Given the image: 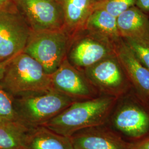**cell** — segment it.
<instances>
[{
  "label": "cell",
  "instance_id": "cell-1",
  "mask_svg": "<svg viewBox=\"0 0 149 149\" xmlns=\"http://www.w3.org/2000/svg\"><path fill=\"white\" fill-rule=\"evenodd\" d=\"M118 100L113 96L101 95L92 99L74 102L42 126L70 138L81 130L106 125Z\"/></svg>",
  "mask_w": 149,
  "mask_h": 149
},
{
  "label": "cell",
  "instance_id": "cell-2",
  "mask_svg": "<svg viewBox=\"0 0 149 149\" xmlns=\"http://www.w3.org/2000/svg\"><path fill=\"white\" fill-rule=\"evenodd\" d=\"M0 86L14 98L53 90L51 76L35 59L24 52L12 58L6 67Z\"/></svg>",
  "mask_w": 149,
  "mask_h": 149
},
{
  "label": "cell",
  "instance_id": "cell-3",
  "mask_svg": "<svg viewBox=\"0 0 149 149\" xmlns=\"http://www.w3.org/2000/svg\"><path fill=\"white\" fill-rule=\"evenodd\" d=\"M57 91L14 98L18 121L29 128L42 126L58 116L74 102Z\"/></svg>",
  "mask_w": 149,
  "mask_h": 149
},
{
  "label": "cell",
  "instance_id": "cell-4",
  "mask_svg": "<svg viewBox=\"0 0 149 149\" xmlns=\"http://www.w3.org/2000/svg\"><path fill=\"white\" fill-rule=\"evenodd\" d=\"M112 129L132 139L149 133V106L132 89L118 98L108 119Z\"/></svg>",
  "mask_w": 149,
  "mask_h": 149
},
{
  "label": "cell",
  "instance_id": "cell-5",
  "mask_svg": "<svg viewBox=\"0 0 149 149\" xmlns=\"http://www.w3.org/2000/svg\"><path fill=\"white\" fill-rule=\"evenodd\" d=\"M68 44L69 36L64 28L32 31L23 52L36 59L45 72L51 74L65 59Z\"/></svg>",
  "mask_w": 149,
  "mask_h": 149
},
{
  "label": "cell",
  "instance_id": "cell-6",
  "mask_svg": "<svg viewBox=\"0 0 149 149\" xmlns=\"http://www.w3.org/2000/svg\"><path fill=\"white\" fill-rule=\"evenodd\" d=\"M82 71L100 95L119 98L133 89L116 54Z\"/></svg>",
  "mask_w": 149,
  "mask_h": 149
},
{
  "label": "cell",
  "instance_id": "cell-7",
  "mask_svg": "<svg viewBox=\"0 0 149 149\" xmlns=\"http://www.w3.org/2000/svg\"><path fill=\"white\" fill-rule=\"evenodd\" d=\"M32 29L16 6L0 10V61L23 52Z\"/></svg>",
  "mask_w": 149,
  "mask_h": 149
},
{
  "label": "cell",
  "instance_id": "cell-8",
  "mask_svg": "<svg viewBox=\"0 0 149 149\" xmlns=\"http://www.w3.org/2000/svg\"><path fill=\"white\" fill-rule=\"evenodd\" d=\"M115 44L83 29L76 34L70 48V63L83 70L116 54Z\"/></svg>",
  "mask_w": 149,
  "mask_h": 149
},
{
  "label": "cell",
  "instance_id": "cell-9",
  "mask_svg": "<svg viewBox=\"0 0 149 149\" xmlns=\"http://www.w3.org/2000/svg\"><path fill=\"white\" fill-rule=\"evenodd\" d=\"M16 6L32 31L64 28L63 10L57 0H16Z\"/></svg>",
  "mask_w": 149,
  "mask_h": 149
},
{
  "label": "cell",
  "instance_id": "cell-10",
  "mask_svg": "<svg viewBox=\"0 0 149 149\" xmlns=\"http://www.w3.org/2000/svg\"><path fill=\"white\" fill-rule=\"evenodd\" d=\"M51 76L54 90L74 101H83L100 96V93L87 80L84 74L65 59Z\"/></svg>",
  "mask_w": 149,
  "mask_h": 149
},
{
  "label": "cell",
  "instance_id": "cell-11",
  "mask_svg": "<svg viewBox=\"0 0 149 149\" xmlns=\"http://www.w3.org/2000/svg\"><path fill=\"white\" fill-rule=\"evenodd\" d=\"M74 149H134L135 143L125 140L105 125L86 129L70 137Z\"/></svg>",
  "mask_w": 149,
  "mask_h": 149
},
{
  "label": "cell",
  "instance_id": "cell-12",
  "mask_svg": "<svg viewBox=\"0 0 149 149\" xmlns=\"http://www.w3.org/2000/svg\"><path fill=\"white\" fill-rule=\"evenodd\" d=\"M115 52L134 91L149 106V70L140 63L122 38L115 44Z\"/></svg>",
  "mask_w": 149,
  "mask_h": 149
},
{
  "label": "cell",
  "instance_id": "cell-13",
  "mask_svg": "<svg viewBox=\"0 0 149 149\" xmlns=\"http://www.w3.org/2000/svg\"><path fill=\"white\" fill-rule=\"evenodd\" d=\"M120 36L149 41L148 15L136 6L130 8L117 17Z\"/></svg>",
  "mask_w": 149,
  "mask_h": 149
},
{
  "label": "cell",
  "instance_id": "cell-14",
  "mask_svg": "<svg viewBox=\"0 0 149 149\" xmlns=\"http://www.w3.org/2000/svg\"><path fill=\"white\" fill-rule=\"evenodd\" d=\"M22 149H74L71 138L44 126L29 129Z\"/></svg>",
  "mask_w": 149,
  "mask_h": 149
},
{
  "label": "cell",
  "instance_id": "cell-15",
  "mask_svg": "<svg viewBox=\"0 0 149 149\" xmlns=\"http://www.w3.org/2000/svg\"><path fill=\"white\" fill-rule=\"evenodd\" d=\"M57 1L63 10L64 29L76 34L82 31L93 10V4L91 0H57Z\"/></svg>",
  "mask_w": 149,
  "mask_h": 149
},
{
  "label": "cell",
  "instance_id": "cell-16",
  "mask_svg": "<svg viewBox=\"0 0 149 149\" xmlns=\"http://www.w3.org/2000/svg\"><path fill=\"white\" fill-rule=\"evenodd\" d=\"M84 29L116 43L120 37L117 17L102 8H94L88 17Z\"/></svg>",
  "mask_w": 149,
  "mask_h": 149
},
{
  "label": "cell",
  "instance_id": "cell-17",
  "mask_svg": "<svg viewBox=\"0 0 149 149\" xmlns=\"http://www.w3.org/2000/svg\"><path fill=\"white\" fill-rule=\"evenodd\" d=\"M31 128L19 121L0 122V149H22Z\"/></svg>",
  "mask_w": 149,
  "mask_h": 149
},
{
  "label": "cell",
  "instance_id": "cell-18",
  "mask_svg": "<svg viewBox=\"0 0 149 149\" xmlns=\"http://www.w3.org/2000/svg\"><path fill=\"white\" fill-rule=\"evenodd\" d=\"M122 39L140 63L149 70V41L130 38Z\"/></svg>",
  "mask_w": 149,
  "mask_h": 149
},
{
  "label": "cell",
  "instance_id": "cell-19",
  "mask_svg": "<svg viewBox=\"0 0 149 149\" xmlns=\"http://www.w3.org/2000/svg\"><path fill=\"white\" fill-rule=\"evenodd\" d=\"M18 121L14 97L0 86V122Z\"/></svg>",
  "mask_w": 149,
  "mask_h": 149
},
{
  "label": "cell",
  "instance_id": "cell-20",
  "mask_svg": "<svg viewBox=\"0 0 149 149\" xmlns=\"http://www.w3.org/2000/svg\"><path fill=\"white\" fill-rule=\"evenodd\" d=\"M136 0H103L93 5L94 8H102L117 17L124 12L135 6Z\"/></svg>",
  "mask_w": 149,
  "mask_h": 149
},
{
  "label": "cell",
  "instance_id": "cell-21",
  "mask_svg": "<svg viewBox=\"0 0 149 149\" xmlns=\"http://www.w3.org/2000/svg\"><path fill=\"white\" fill-rule=\"evenodd\" d=\"M135 6L147 15L149 14V0H136Z\"/></svg>",
  "mask_w": 149,
  "mask_h": 149
},
{
  "label": "cell",
  "instance_id": "cell-22",
  "mask_svg": "<svg viewBox=\"0 0 149 149\" xmlns=\"http://www.w3.org/2000/svg\"><path fill=\"white\" fill-rule=\"evenodd\" d=\"M16 5V0H0V10Z\"/></svg>",
  "mask_w": 149,
  "mask_h": 149
},
{
  "label": "cell",
  "instance_id": "cell-23",
  "mask_svg": "<svg viewBox=\"0 0 149 149\" xmlns=\"http://www.w3.org/2000/svg\"><path fill=\"white\" fill-rule=\"evenodd\" d=\"M134 149H149V140L144 139L135 143Z\"/></svg>",
  "mask_w": 149,
  "mask_h": 149
},
{
  "label": "cell",
  "instance_id": "cell-24",
  "mask_svg": "<svg viewBox=\"0 0 149 149\" xmlns=\"http://www.w3.org/2000/svg\"><path fill=\"white\" fill-rule=\"evenodd\" d=\"M10 60L11 59L3 60V61H0V80H1L2 78L3 77V76L5 71L6 67L8 63H9Z\"/></svg>",
  "mask_w": 149,
  "mask_h": 149
},
{
  "label": "cell",
  "instance_id": "cell-25",
  "mask_svg": "<svg viewBox=\"0 0 149 149\" xmlns=\"http://www.w3.org/2000/svg\"><path fill=\"white\" fill-rule=\"evenodd\" d=\"M102 1H103V0H91V1L93 3V5H95L96 3H98L100 2H101Z\"/></svg>",
  "mask_w": 149,
  "mask_h": 149
},
{
  "label": "cell",
  "instance_id": "cell-26",
  "mask_svg": "<svg viewBox=\"0 0 149 149\" xmlns=\"http://www.w3.org/2000/svg\"><path fill=\"white\" fill-rule=\"evenodd\" d=\"M145 140H149V138H146L144 139Z\"/></svg>",
  "mask_w": 149,
  "mask_h": 149
},
{
  "label": "cell",
  "instance_id": "cell-27",
  "mask_svg": "<svg viewBox=\"0 0 149 149\" xmlns=\"http://www.w3.org/2000/svg\"></svg>",
  "mask_w": 149,
  "mask_h": 149
},
{
  "label": "cell",
  "instance_id": "cell-28",
  "mask_svg": "<svg viewBox=\"0 0 149 149\" xmlns=\"http://www.w3.org/2000/svg\"></svg>",
  "mask_w": 149,
  "mask_h": 149
},
{
  "label": "cell",
  "instance_id": "cell-29",
  "mask_svg": "<svg viewBox=\"0 0 149 149\" xmlns=\"http://www.w3.org/2000/svg\"></svg>",
  "mask_w": 149,
  "mask_h": 149
}]
</instances>
